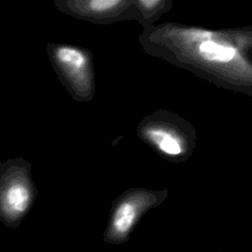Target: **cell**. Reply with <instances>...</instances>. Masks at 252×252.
Listing matches in <instances>:
<instances>
[{"instance_id":"8992f818","label":"cell","mask_w":252,"mask_h":252,"mask_svg":"<svg viewBox=\"0 0 252 252\" xmlns=\"http://www.w3.org/2000/svg\"><path fill=\"white\" fill-rule=\"evenodd\" d=\"M61 13L96 25L134 20V0H54Z\"/></svg>"},{"instance_id":"5b68a950","label":"cell","mask_w":252,"mask_h":252,"mask_svg":"<svg viewBox=\"0 0 252 252\" xmlns=\"http://www.w3.org/2000/svg\"><path fill=\"white\" fill-rule=\"evenodd\" d=\"M167 195V189L129 188L123 191L112 202L102 235L103 242L113 245L126 243L141 219L161 205Z\"/></svg>"},{"instance_id":"7a4b0ae2","label":"cell","mask_w":252,"mask_h":252,"mask_svg":"<svg viewBox=\"0 0 252 252\" xmlns=\"http://www.w3.org/2000/svg\"><path fill=\"white\" fill-rule=\"evenodd\" d=\"M138 137L158 156L170 162H184L197 145L195 127L185 118L167 109H158L137 125Z\"/></svg>"},{"instance_id":"52a82bcc","label":"cell","mask_w":252,"mask_h":252,"mask_svg":"<svg viewBox=\"0 0 252 252\" xmlns=\"http://www.w3.org/2000/svg\"><path fill=\"white\" fill-rule=\"evenodd\" d=\"M173 6L172 0H134L136 20L143 29L156 25V22Z\"/></svg>"},{"instance_id":"6da1fadb","label":"cell","mask_w":252,"mask_h":252,"mask_svg":"<svg viewBox=\"0 0 252 252\" xmlns=\"http://www.w3.org/2000/svg\"><path fill=\"white\" fill-rule=\"evenodd\" d=\"M139 42L162 59L220 88L252 94V28L212 30L166 22L143 29Z\"/></svg>"},{"instance_id":"3957f363","label":"cell","mask_w":252,"mask_h":252,"mask_svg":"<svg viewBox=\"0 0 252 252\" xmlns=\"http://www.w3.org/2000/svg\"><path fill=\"white\" fill-rule=\"evenodd\" d=\"M38 194L32 176V163L22 158L0 161V222L18 227Z\"/></svg>"},{"instance_id":"277c9868","label":"cell","mask_w":252,"mask_h":252,"mask_svg":"<svg viewBox=\"0 0 252 252\" xmlns=\"http://www.w3.org/2000/svg\"><path fill=\"white\" fill-rule=\"evenodd\" d=\"M48 60L59 81L74 100L89 102L94 96V63L92 52L85 47L69 44H46Z\"/></svg>"}]
</instances>
